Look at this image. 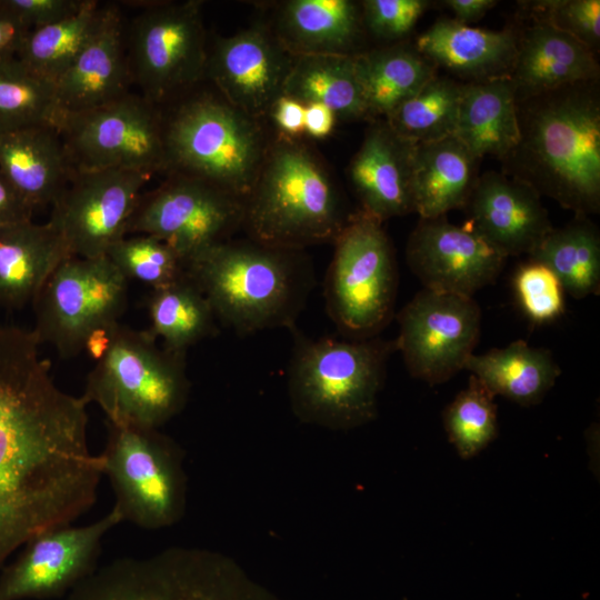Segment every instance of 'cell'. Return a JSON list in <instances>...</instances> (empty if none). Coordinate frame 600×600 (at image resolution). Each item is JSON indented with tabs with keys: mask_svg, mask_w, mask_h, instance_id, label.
Returning <instances> with one entry per match:
<instances>
[{
	"mask_svg": "<svg viewBox=\"0 0 600 600\" xmlns=\"http://www.w3.org/2000/svg\"><path fill=\"white\" fill-rule=\"evenodd\" d=\"M128 283L107 256H69L32 301V331L40 343L51 344L60 357H76L92 328L119 322L128 303Z\"/></svg>",
	"mask_w": 600,
	"mask_h": 600,
	"instance_id": "7c38bea8",
	"label": "cell"
},
{
	"mask_svg": "<svg viewBox=\"0 0 600 600\" xmlns=\"http://www.w3.org/2000/svg\"><path fill=\"white\" fill-rule=\"evenodd\" d=\"M326 283L331 320L350 339H369L393 316L399 276L382 222L362 210L350 214L333 241Z\"/></svg>",
	"mask_w": 600,
	"mask_h": 600,
	"instance_id": "30bf717a",
	"label": "cell"
},
{
	"mask_svg": "<svg viewBox=\"0 0 600 600\" xmlns=\"http://www.w3.org/2000/svg\"><path fill=\"white\" fill-rule=\"evenodd\" d=\"M479 161L454 136L414 144V212L421 219H432L464 209L480 176Z\"/></svg>",
	"mask_w": 600,
	"mask_h": 600,
	"instance_id": "83f0119b",
	"label": "cell"
},
{
	"mask_svg": "<svg viewBox=\"0 0 600 600\" xmlns=\"http://www.w3.org/2000/svg\"><path fill=\"white\" fill-rule=\"evenodd\" d=\"M513 288L524 314L534 323H548L564 311V290L544 264L529 260L513 277Z\"/></svg>",
	"mask_w": 600,
	"mask_h": 600,
	"instance_id": "60d3db41",
	"label": "cell"
},
{
	"mask_svg": "<svg viewBox=\"0 0 600 600\" xmlns=\"http://www.w3.org/2000/svg\"><path fill=\"white\" fill-rule=\"evenodd\" d=\"M344 216L338 188L320 157L304 142L270 140L258 177L244 198L248 239L271 248L303 251L336 240Z\"/></svg>",
	"mask_w": 600,
	"mask_h": 600,
	"instance_id": "277c9868",
	"label": "cell"
},
{
	"mask_svg": "<svg viewBox=\"0 0 600 600\" xmlns=\"http://www.w3.org/2000/svg\"><path fill=\"white\" fill-rule=\"evenodd\" d=\"M494 397L523 407L534 406L554 386L561 370L552 353L523 340L482 354H471L464 364Z\"/></svg>",
	"mask_w": 600,
	"mask_h": 600,
	"instance_id": "f546056e",
	"label": "cell"
},
{
	"mask_svg": "<svg viewBox=\"0 0 600 600\" xmlns=\"http://www.w3.org/2000/svg\"><path fill=\"white\" fill-rule=\"evenodd\" d=\"M147 308L149 333L173 352L186 353L214 330V312L188 274L172 284L152 289Z\"/></svg>",
	"mask_w": 600,
	"mask_h": 600,
	"instance_id": "836d02e7",
	"label": "cell"
},
{
	"mask_svg": "<svg viewBox=\"0 0 600 600\" xmlns=\"http://www.w3.org/2000/svg\"><path fill=\"white\" fill-rule=\"evenodd\" d=\"M201 6L196 0L154 2L131 22L126 39L130 78L157 106L206 76Z\"/></svg>",
	"mask_w": 600,
	"mask_h": 600,
	"instance_id": "4fadbf2b",
	"label": "cell"
},
{
	"mask_svg": "<svg viewBox=\"0 0 600 600\" xmlns=\"http://www.w3.org/2000/svg\"><path fill=\"white\" fill-rule=\"evenodd\" d=\"M189 392L186 353L159 347L148 330L119 324L81 397L99 406L107 422L159 429L183 410Z\"/></svg>",
	"mask_w": 600,
	"mask_h": 600,
	"instance_id": "52a82bcc",
	"label": "cell"
},
{
	"mask_svg": "<svg viewBox=\"0 0 600 600\" xmlns=\"http://www.w3.org/2000/svg\"><path fill=\"white\" fill-rule=\"evenodd\" d=\"M69 256L63 238L49 221L0 227V306L21 309L32 303L50 273Z\"/></svg>",
	"mask_w": 600,
	"mask_h": 600,
	"instance_id": "4316f807",
	"label": "cell"
},
{
	"mask_svg": "<svg viewBox=\"0 0 600 600\" xmlns=\"http://www.w3.org/2000/svg\"><path fill=\"white\" fill-rule=\"evenodd\" d=\"M478 159H503L519 140L517 91L509 77L463 82L454 130Z\"/></svg>",
	"mask_w": 600,
	"mask_h": 600,
	"instance_id": "f1b7e54d",
	"label": "cell"
},
{
	"mask_svg": "<svg viewBox=\"0 0 600 600\" xmlns=\"http://www.w3.org/2000/svg\"><path fill=\"white\" fill-rule=\"evenodd\" d=\"M129 280H137L159 289L187 276L186 262L164 241L149 234L124 237L106 254Z\"/></svg>",
	"mask_w": 600,
	"mask_h": 600,
	"instance_id": "f35d334b",
	"label": "cell"
},
{
	"mask_svg": "<svg viewBox=\"0 0 600 600\" xmlns=\"http://www.w3.org/2000/svg\"><path fill=\"white\" fill-rule=\"evenodd\" d=\"M413 147L384 119L372 121L349 166V178L360 200V210L381 222L414 212Z\"/></svg>",
	"mask_w": 600,
	"mask_h": 600,
	"instance_id": "44dd1931",
	"label": "cell"
},
{
	"mask_svg": "<svg viewBox=\"0 0 600 600\" xmlns=\"http://www.w3.org/2000/svg\"><path fill=\"white\" fill-rule=\"evenodd\" d=\"M406 259L423 289L463 297L493 283L507 258L467 226L443 217L419 220Z\"/></svg>",
	"mask_w": 600,
	"mask_h": 600,
	"instance_id": "d6986e66",
	"label": "cell"
},
{
	"mask_svg": "<svg viewBox=\"0 0 600 600\" xmlns=\"http://www.w3.org/2000/svg\"><path fill=\"white\" fill-rule=\"evenodd\" d=\"M442 3L452 11L453 20L468 26L483 17L498 2L496 0H446Z\"/></svg>",
	"mask_w": 600,
	"mask_h": 600,
	"instance_id": "681fc988",
	"label": "cell"
},
{
	"mask_svg": "<svg viewBox=\"0 0 600 600\" xmlns=\"http://www.w3.org/2000/svg\"><path fill=\"white\" fill-rule=\"evenodd\" d=\"M354 63L371 119L388 116L438 73L414 44L407 43L359 52Z\"/></svg>",
	"mask_w": 600,
	"mask_h": 600,
	"instance_id": "4dcf8cb0",
	"label": "cell"
},
{
	"mask_svg": "<svg viewBox=\"0 0 600 600\" xmlns=\"http://www.w3.org/2000/svg\"><path fill=\"white\" fill-rule=\"evenodd\" d=\"M523 17L563 31L596 53L600 43L599 0H539L520 2Z\"/></svg>",
	"mask_w": 600,
	"mask_h": 600,
	"instance_id": "ab89813d",
	"label": "cell"
},
{
	"mask_svg": "<svg viewBox=\"0 0 600 600\" xmlns=\"http://www.w3.org/2000/svg\"><path fill=\"white\" fill-rule=\"evenodd\" d=\"M462 83L437 73L382 119L399 137L413 144L453 136Z\"/></svg>",
	"mask_w": 600,
	"mask_h": 600,
	"instance_id": "d590c367",
	"label": "cell"
},
{
	"mask_svg": "<svg viewBox=\"0 0 600 600\" xmlns=\"http://www.w3.org/2000/svg\"><path fill=\"white\" fill-rule=\"evenodd\" d=\"M29 31L16 17L0 10V59L17 57Z\"/></svg>",
	"mask_w": 600,
	"mask_h": 600,
	"instance_id": "bcb514c9",
	"label": "cell"
},
{
	"mask_svg": "<svg viewBox=\"0 0 600 600\" xmlns=\"http://www.w3.org/2000/svg\"><path fill=\"white\" fill-rule=\"evenodd\" d=\"M168 174L206 181L244 200L270 140L259 120L222 97H192L163 117Z\"/></svg>",
	"mask_w": 600,
	"mask_h": 600,
	"instance_id": "8992f818",
	"label": "cell"
},
{
	"mask_svg": "<svg viewBox=\"0 0 600 600\" xmlns=\"http://www.w3.org/2000/svg\"><path fill=\"white\" fill-rule=\"evenodd\" d=\"M430 2L426 0H364L362 22L373 37L393 41L408 36Z\"/></svg>",
	"mask_w": 600,
	"mask_h": 600,
	"instance_id": "b9f144b4",
	"label": "cell"
},
{
	"mask_svg": "<svg viewBox=\"0 0 600 600\" xmlns=\"http://www.w3.org/2000/svg\"><path fill=\"white\" fill-rule=\"evenodd\" d=\"M34 210L0 171V227L32 220Z\"/></svg>",
	"mask_w": 600,
	"mask_h": 600,
	"instance_id": "f6af8a7d",
	"label": "cell"
},
{
	"mask_svg": "<svg viewBox=\"0 0 600 600\" xmlns=\"http://www.w3.org/2000/svg\"><path fill=\"white\" fill-rule=\"evenodd\" d=\"M60 114L53 83L17 57L0 59V136L36 124L57 126Z\"/></svg>",
	"mask_w": 600,
	"mask_h": 600,
	"instance_id": "8d00e7d4",
	"label": "cell"
},
{
	"mask_svg": "<svg viewBox=\"0 0 600 600\" xmlns=\"http://www.w3.org/2000/svg\"><path fill=\"white\" fill-rule=\"evenodd\" d=\"M88 0H0V10L30 30L49 26L78 13Z\"/></svg>",
	"mask_w": 600,
	"mask_h": 600,
	"instance_id": "7bdbcfd3",
	"label": "cell"
},
{
	"mask_svg": "<svg viewBox=\"0 0 600 600\" xmlns=\"http://www.w3.org/2000/svg\"><path fill=\"white\" fill-rule=\"evenodd\" d=\"M0 171L34 211L52 206L74 172L53 123L0 136Z\"/></svg>",
	"mask_w": 600,
	"mask_h": 600,
	"instance_id": "d4e9b609",
	"label": "cell"
},
{
	"mask_svg": "<svg viewBox=\"0 0 600 600\" xmlns=\"http://www.w3.org/2000/svg\"><path fill=\"white\" fill-rule=\"evenodd\" d=\"M528 257L547 266L574 299L599 294L600 234L588 217L574 216L563 227L552 228Z\"/></svg>",
	"mask_w": 600,
	"mask_h": 600,
	"instance_id": "d6a6232c",
	"label": "cell"
},
{
	"mask_svg": "<svg viewBox=\"0 0 600 600\" xmlns=\"http://www.w3.org/2000/svg\"><path fill=\"white\" fill-rule=\"evenodd\" d=\"M464 210V226L506 258L529 256L553 228L541 196L501 171L479 176Z\"/></svg>",
	"mask_w": 600,
	"mask_h": 600,
	"instance_id": "ffe728a7",
	"label": "cell"
},
{
	"mask_svg": "<svg viewBox=\"0 0 600 600\" xmlns=\"http://www.w3.org/2000/svg\"><path fill=\"white\" fill-rule=\"evenodd\" d=\"M74 171L126 169L166 173L163 116L129 91L103 104L61 113L58 124Z\"/></svg>",
	"mask_w": 600,
	"mask_h": 600,
	"instance_id": "8fae6325",
	"label": "cell"
},
{
	"mask_svg": "<svg viewBox=\"0 0 600 600\" xmlns=\"http://www.w3.org/2000/svg\"><path fill=\"white\" fill-rule=\"evenodd\" d=\"M336 113L322 103H307L304 111V133L313 139H324L334 129Z\"/></svg>",
	"mask_w": 600,
	"mask_h": 600,
	"instance_id": "7dc6e473",
	"label": "cell"
},
{
	"mask_svg": "<svg viewBox=\"0 0 600 600\" xmlns=\"http://www.w3.org/2000/svg\"><path fill=\"white\" fill-rule=\"evenodd\" d=\"M150 178L143 172L126 169L74 171L51 206L49 219L70 254L102 257L124 238Z\"/></svg>",
	"mask_w": 600,
	"mask_h": 600,
	"instance_id": "2e32d148",
	"label": "cell"
},
{
	"mask_svg": "<svg viewBox=\"0 0 600 600\" xmlns=\"http://www.w3.org/2000/svg\"><path fill=\"white\" fill-rule=\"evenodd\" d=\"M517 36V56L509 77L517 98L599 80L596 53L570 34L532 21Z\"/></svg>",
	"mask_w": 600,
	"mask_h": 600,
	"instance_id": "cb8c5ba5",
	"label": "cell"
},
{
	"mask_svg": "<svg viewBox=\"0 0 600 600\" xmlns=\"http://www.w3.org/2000/svg\"><path fill=\"white\" fill-rule=\"evenodd\" d=\"M66 600H264L229 557L173 547L144 558H122L96 569Z\"/></svg>",
	"mask_w": 600,
	"mask_h": 600,
	"instance_id": "ba28073f",
	"label": "cell"
},
{
	"mask_svg": "<svg viewBox=\"0 0 600 600\" xmlns=\"http://www.w3.org/2000/svg\"><path fill=\"white\" fill-rule=\"evenodd\" d=\"M519 140L501 159L504 174L574 216L600 211L599 80L517 98Z\"/></svg>",
	"mask_w": 600,
	"mask_h": 600,
	"instance_id": "7a4b0ae2",
	"label": "cell"
},
{
	"mask_svg": "<svg viewBox=\"0 0 600 600\" xmlns=\"http://www.w3.org/2000/svg\"><path fill=\"white\" fill-rule=\"evenodd\" d=\"M494 396L473 376L443 411V427L461 459L483 451L498 436Z\"/></svg>",
	"mask_w": 600,
	"mask_h": 600,
	"instance_id": "74e56055",
	"label": "cell"
},
{
	"mask_svg": "<svg viewBox=\"0 0 600 600\" xmlns=\"http://www.w3.org/2000/svg\"><path fill=\"white\" fill-rule=\"evenodd\" d=\"M304 111L303 102L282 94L272 104L269 117L281 132L280 136L299 139L304 133Z\"/></svg>",
	"mask_w": 600,
	"mask_h": 600,
	"instance_id": "ee69618b",
	"label": "cell"
},
{
	"mask_svg": "<svg viewBox=\"0 0 600 600\" xmlns=\"http://www.w3.org/2000/svg\"><path fill=\"white\" fill-rule=\"evenodd\" d=\"M293 333L288 370L293 414L301 422L330 430H350L372 421L394 341L313 340Z\"/></svg>",
	"mask_w": 600,
	"mask_h": 600,
	"instance_id": "5b68a950",
	"label": "cell"
},
{
	"mask_svg": "<svg viewBox=\"0 0 600 600\" xmlns=\"http://www.w3.org/2000/svg\"><path fill=\"white\" fill-rule=\"evenodd\" d=\"M119 324L110 322L92 328L83 340L82 351L93 361H100L111 349Z\"/></svg>",
	"mask_w": 600,
	"mask_h": 600,
	"instance_id": "c3c4849f",
	"label": "cell"
},
{
	"mask_svg": "<svg viewBox=\"0 0 600 600\" xmlns=\"http://www.w3.org/2000/svg\"><path fill=\"white\" fill-rule=\"evenodd\" d=\"M517 30H486L441 18L422 32L414 47L437 68L464 82L510 77L517 56Z\"/></svg>",
	"mask_w": 600,
	"mask_h": 600,
	"instance_id": "603a6c76",
	"label": "cell"
},
{
	"mask_svg": "<svg viewBox=\"0 0 600 600\" xmlns=\"http://www.w3.org/2000/svg\"><path fill=\"white\" fill-rule=\"evenodd\" d=\"M40 344L32 329L0 324V567L87 512L102 476L88 444V403L54 383Z\"/></svg>",
	"mask_w": 600,
	"mask_h": 600,
	"instance_id": "6da1fadb",
	"label": "cell"
},
{
	"mask_svg": "<svg viewBox=\"0 0 600 600\" xmlns=\"http://www.w3.org/2000/svg\"><path fill=\"white\" fill-rule=\"evenodd\" d=\"M282 94L304 104L322 103L343 120L369 118L354 56H294Z\"/></svg>",
	"mask_w": 600,
	"mask_h": 600,
	"instance_id": "1f68e13d",
	"label": "cell"
},
{
	"mask_svg": "<svg viewBox=\"0 0 600 600\" xmlns=\"http://www.w3.org/2000/svg\"><path fill=\"white\" fill-rule=\"evenodd\" d=\"M244 200L200 179L167 174L142 192L128 233L153 236L187 262L242 228Z\"/></svg>",
	"mask_w": 600,
	"mask_h": 600,
	"instance_id": "5bb4252c",
	"label": "cell"
},
{
	"mask_svg": "<svg viewBox=\"0 0 600 600\" xmlns=\"http://www.w3.org/2000/svg\"><path fill=\"white\" fill-rule=\"evenodd\" d=\"M100 459L122 522L146 530L178 523L187 508L184 451L154 428L107 422Z\"/></svg>",
	"mask_w": 600,
	"mask_h": 600,
	"instance_id": "9c48e42d",
	"label": "cell"
},
{
	"mask_svg": "<svg viewBox=\"0 0 600 600\" xmlns=\"http://www.w3.org/2000/svg\"><path fill=\"white\" fill-rule=\"evenodd\" d=\"M363 29L360 3L351 0L281 2L272 28L293 56H354Z\"/></svg>",
	"mask_w": 600,
	"mask_h": 600,
	"instance_id": "484cf974",
	"label": "cell"
},
{
	"mask_svg": "<svg viewBox=\"0 0 600 600\" xmlns=\"http://www.w3.org/2000/svg\"><path fill=\"white\" fill-rule=\"evenodd\" d=\"M398 322L396 350L413 378L432 386L464 370L480 336L481 310L472 297L423 289Z\"/></svg>",
	"mask_w": 600,
	"mask_h": 600,
	"instance_id": "9a60e30c",
	"label": "cell"
},
{
	"mask_svg": "<svg viewBox=\"0 0 600 600\" xmlns=\"http://www.w3.org/2000/svg\"><path fill=\"white\" fill-rule=\"evenodd\" d=\"M130 81L122 18L117 6L106 4L98 30L53 84L59 111L109 102L127 93Z\"/></svg>",
	"mask_w": 600,
	"mask_h": 600,
	"instance_id": "7402d4cb",
	"label": "cell"
},
{
	"mask_svg": "<svg viewBox=\"0 0 600 600\" xmlns=\"http://www.w3.org/2000/svg\"><path fill=\"white\" fill-rule=\"evenodd\" d=\"M293 60L271 28L254 24L216 41L206 76L227 102L260 120L282 96Z\"/></svg>",
	"mask_w": 600,
	"mask_h": 600,
	"instance_id": "ac0fdd59",
	"label": "cell"
},
{
	"mask_svg": "<svg viewBox=\"0 0 600 600\" xmlns=\"http://www.w3.org/2000/svg\"><path fill=\"white\" fill-rule=\"evenodd\" d=\"M112 508L97 521L58 527L31 538L0 576V600L51 599L70 592L97 566L103 537L121 523Z\"/></svg>",
	"mask_w": 600,
	"mask_h": 600,
	"instance_id": "e0dca14e",
	"label": "cell"
},
{
	"mask_svg": "<svg viewBox=\"0 0 600 600\" xmlns=\"http://www.w3.org/2000/svg\"><path fill=\"white\" fill-rule=\"evenodd\" d=\"M104 10L106 4L88 0L78 13L30 30L17 58L37 76L54 84L96 33Z\"/></svg>",
	"mask_w": 600,
	"mask_h": 600,
	"instance_id": "e575fe53",
	"label": "cell"
},
{
	"mask_svg": "<svg viewBox=\"0 0 600 600\" xmlns=\"http://www.w3.org/2000/svg\"><path fill=\"white\" fill-rule=\"evenodd\" d=\"M186 270L216 318L240 334L293 328L314 281L303 251L250 239L216 243L190 259Z\"/></svg>",
	"mask_w": 600,
	"mask_h": 600,
	"instance_id": "3957f363",
	"label": "cell"
}]
</instances>
